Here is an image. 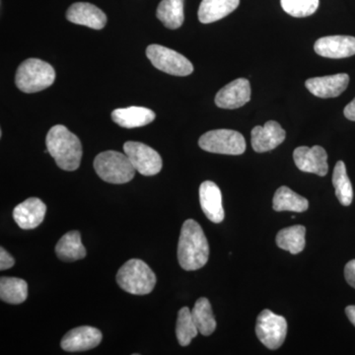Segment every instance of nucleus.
<instances>
[{
    "instance_id": "obj_2",
    "label": "nucleus",
    "mask_w": 355,
    "mask_h": 355,
    "mask_svg": "<svg viewBox=\"0 0 355 355\" xmlns=\"http://www.w3.org/2000/svg\"><path fill=\"white\" fill-rule=\"evenodd\" d=\"M46 149L58 167L64 171H76L83 158V146L76 135L64 125H55L49 130Z\"/></svg>"
},
{
    "instance_id": "obj_31",
    "label": "nucleus",
    "mask_w": 355,
    "mask_h": 355,
    "mask_svg": "<svg viewBox=\"0 0 355 355\" xmlns=\"http://www.w3.org/2000/svg\"><path fill=\"white\" fill-rule=\"evenodd\" d=\"M345 277L347 284L355 288V260L349 261L345 266Z\"/></svg>"
},
{
    "instance_id": "obj_3",
    "label": "nucleus",
    "mask_w": 355,
    "mask_h": 355,
    "mask_svg": "<svg viewBox=\"0 0 355 355\" xmlns=\"http://www.w3.org/2000/svg\"><path fill=\"white\" fill-rule=\"evenodd\" d=\"M116 282L128 293L146 295L155 287L156 275L144 261L132 259L119 270Z\"/></svg>"
},
{
    "instance_id": "obj_17",
    "label": "nucleus",
    "mask_w": 355,
    "mask_h": 355,
    "mask_svg": "<svg viewBox=\"0 0 355 355\" xmlns=\"http://www.w3.org/2000/svg\"><path fill=\"white\" fill-rule=\"evenodd\" d=\"M46 212V205L40 198H30L14 209L13 218L20 228L29 230L41 225Z\"/></svg>"
},
{
    "instance_id": "obj_5",
    "label": "nucleus",
    "mask_w": 355,
    "mask_h": 355,
    "mask_svg": "<svg viewBox=\"0 0 355 355\" xmlns=\"http://www.w3.org/2000/svg\"><path fill=\"white\" fill-rule=\"evenodd\" d=\"M94 169L103 181L116 184L132 181L137 171L127 154L113 150L98 154L94 160Z\"/></svg>"
},
{
    "instance_id": "obj_20",
    "label": "nucleus",
    "mask_w": 355,
    "mask_h": 355,
    "mask_svg": "<svg viewBox=\"0 0 355 355\" xmlns=\"http://www.w3.org/2000/svg\"><path fill=\"white\" fill-rule=\"evenodd\" d=\"M240 0H202L198 8V20L203 24L226 17L239 6Z\"/></svg>"
},
{
    "instance_id": "obj_18",
    "label": "nucleus",
    "mask_w": 355,
    "mask_h": 355,
    "mask_svg": "<svg viewBox=\"0 0 355 355\" xmlns=\"http://www.w3.org/2000/svg\"><path fill=\"white\" fill-rule=\"evenodd\" d=\"M200 202L203 214L214 223H221L224 219L220 189L211 181L203 182L200 187Z\"/></svg>"
},
{
    "instance_id": "obj_24",
    "label": "nucleus",
    "mask_w": 355,
    "mask_h": 355,
    "mask_svg": "<svg viewBox=\"0 0 355 355\" xmlns=\"http://www.w3.org/2000/svg\"><path fill=\"white\" fill-rule=\"evenodd\" d=\"M306 228L302 225H294L280 230L277 235V244L280 249L297 254L304 250Z\"/></svg>"
},
{
    "instance_id": "obj_29",
    "label": "nucleus",
    "mask_w": 355,
    "mask_h": 355,
    "mask_svg": "<svg viewBox=\"0 0 355 355\" xmlns=\"http://www.w3.org/2000/svg\"><path fill=\"white\" fill-rule=\"evenodd\" d=\"M282 8L293 17H308L316 12L319 0H280Z\"/></svg>"
},
{
    "instance_id": "obj_28",
    "label": "nucleus",
    "mask_w": 355,
    "mask_h": 355,
    "mask_svg": "<svg viewBox=\"0 0 355 355\" xmlns=\"http://www.w3.org/2000/svg\"><path fill=\"white\" fill-rule=\"evenodd\" d=\"M198 331L191 311L188 307H183L178 314L176 336L178 342L182 347H188L191 340L198 336Z\"/></svg>"
},
{
    "instance_id": "obj_8",
    "label": "nucleus",
    "mask_w": 355,
    "mask_h": 355,
    "mask_svg": "<svg viewBox=\"0 0 355 355\" xmlns=\"http://www.w3.org/2000/svg\"><path fill=\"white\" fill-rule=\"evenodd\" d=\"M256 334L268 349H279L286 338V318L275 314L270 310H263L257 319Z\"/></svg>"
},
{
    "instance_id": "obj_7",
    "label": "nucleus",
    "mask_w": 355,
    "mask_h": 355,
    "mask_svg": "<svg viewBox=\"0 0 355 355\" xmlns=\"http://www.w3.org/2000/svg\"><path fill=\"white\" fill-rule=\"evenodd\" d=\"M146 55L154 67L175 76H190L193 71V65L181 53L160 46L150 44L146 49Z\"/></svg>"
},
{
    "instance_id": "obj_32",
    "label": "nucleus",
    "mask_w": 355,
    "mask_h": 355,
    "mask_svg": "<svg viewBox=\"0 0 355 355\" xmlns=\"http://www.w3.org/2000/svg\"><path fill=\"white\" fill-rule=\"evenodd\" d=\"M343 114L347 120L355 121V98L349 105H347L343 110Z\"/></svg>"
},
{
    "instance_id": "obj_26",
    "label": "nucleus",
    "mask_w": 355,
    "mask_h": 355,
    "mask_svg": "<svg viewBox=\"0 0 355 355\" xmlns=\"http://www.w3.org/2000/svg\"><path fill=\"white\" fill-rule=\"evenodd\" d=\"M191 316L195 321L198 331L202 336H210L216 329V321L212 312L209 299L202 297L196 302L191 310Z\"/></svg>"
},
{
    "instance_id": "obj_33",
    "label": "nucleus",
    "mask_w": 355,
    "mask_h": 355,
    "mask_svg": "<svg viewBox=\"0 0 355 355\" xmlns=\"http://www.w3.org/2000/svg\"><path fill=\"white\" fill-rule=\"evenodd\" d=\"M345 313H347V316L349 318V321L355 327V306H347Z\"/></svg>"
},
{
    "instance_id": "obj_12",
    "label": "nucleus",
    "mask_w": 355,
    "mask_h": 355,
    "mask_svg": "<svg viewBox=\"0 0 355 355\" xmlns=\"http://www.w3.org/2000/svg\"><path fill=\"white\" fill-rule=\"evenodd\" d=\"M102 333L93 327L83 326L72 329L62 338V349L65 352H86L94 349L102 342Z\"/></svg>"
},
{
    "instance_id": "obj_25",
    "label": "nucleus",
    "mask_w": 355,
    "mask_h": 355,
    "mask_svg": "<svg viewBox=\"0 0 355 355\" xmlns=\"http://www.w3.org/2000/svg\"><path fill=\"white\" fill-rule=\"evenodd\" d=\"M28 297V284L17 277H1L0 298L8 304H21Z\"/></svg>"
},
{
    "instance_id": "obj_21",
    "label": "nucleus",
    "mask_w": 355,
    "mask_h": 355,
    "mask_svg": "<svg viewBox=\"0 0 355 355\" xmlns=\"http://www.w3.org/2000/svg\"><path fill=\"white\" fill-rule=\"evenodd\" d=\"M58 259L64 261L81 260L86 257V250L78 231H70L60 238L55 247Z\"/></svg>"
},
{
    "instance_id": "obj_19",
    "label": "nucleus",
    "mask_w": 355,
    "mask_h": 355,
    "mask_svg": "<svg viewBox=\"0 0 355 355\" xmlns=\"http://www.w3.org/2000/svg\"><path fill=\"white\" fill-rule=\"evenodd\" d=\"M153 110L144 107H128L116 109L112 113V119L116 125L125 128H141L155 120Z\"/></svg>"
},
{
    "instance_id": "obj_9",
    "label": "nucleus",
    "mask_w": 355,
    "mask_h": 355,
    "mask_svg": "<svg viewBox=\"0 0 355 355\" xmlns=\"http://www.w3.org/2000/svg\"><path fill=\"white\" fill-rule=\"evenodd\" d=\"M123 151L135 169L144 176H154L162 169V158L157 151L141 142L128 141Z\"/></svg>"
},
{
    "instance_id": "obj_13",
    "label": "nucleus",
    "mask_w": 355,
    "mask_h": 355,
    "mask_svg": "<svg viewBox=\"0 0 355 355\" xmlns=\"http://www.w3.org/2000/svg\"><path fill=\"white\" fill-rule=\"evenodd\" d=\"M286 137V130L279 123L268 121L263 127L258 125L252 130V147L256 153H268L280 146Z\"/></svg>"
},
{
    "instance_id": "obj_14",
    "label": "nucleus",
    "mask_w": 355,
    "mask_h": 355,
    "mask_svg": "<svg viewBox=\"0 0 355 355\" xmlns=\"http://www.w3.org/2000/svg\"><path fill=\"white\" fill-rule=\"evenodd\" d=\"M349 83V76L347 73H338L334 76L314 77L306 80L308 90L316 97L336 98L345 92Z\"/></svg>"
},
{
    "instance_id": "obj_16",
    "label": "nucleus",
    "mask_w": 355,
    "mask_h": 355,
    "mask_svg": "<svg viewBox=\"0 0 355 355\" xmlns=\"http://www.w3.org/2000/svg\"><path fill=\"white\" fill-rule=\"evenodd\" d=\"M67 20L77 25L86 26L91 29L101 30L107 23L106 14L101 9L87 2H77L69 7Z\"/></svg>"
},
{
    "instance_id": "obj_15",
    "label": "nucleus",
    "mask_w": 355,
    "mask_h": 355,
    "mask_svg": "<svg viewBox=\"0 0 355 355\" xmlns=\"http://www.w3.org/2000/svg\"><path fill=\"white\" fill-rule=\"evenodd\" d=\"M314 50L321 57L345 58L355 55V38L352 36H328L317 40Z\"/></svg>"
},
{
    "instance_id": "obj_11",
    "label": "nucleus",
    "mask_w": 355,
    "mask_h": 355,
    "mask_svg": "<svg viewBox=\"0 0 355 355\" xmlns=\"http://www.w3.org/2000/svg\"><path fill=\"white\" fill-rule=\"evenodd\" d=\"M251 100V85L246 78L236 79L216 94V104L221 109L241 108Z\"/></svg>"
},
{
    "instance_id": "obj_30",
    "label": "nucleus",
    "mask_w": 355,
    "mask_h": 355,
    "mask_svg": "<svg viewBox=\"0 0 355 355\" xmlns=\"http://www.w3.org/2000/svg\"><path fill=\"white\" fill-rule=\"evenodd\" d=\"M15 261L4 248H0V270H6L12 268Z\"/></svg>"
},
{
    "instance_id": "obj_1",
    "label": "nucleus",
    "mask_w": 355,
    "mask_h": 355,
    "mask_svg": "<svg viewBox=\"0 0 355 355\" xmlns=\"http://www.w3.org/2000/svg\"><path fill=\"white\" fill-rule=\"evenodd\" d=\"M209 245L200 224L193 219L184 222L178 244V261L184 270H197L207 265Z\"/></svg>"
},
{
    "instance_id": "obj_4",
    "label": "nucleus",
    "mask_w": 355,
    "mask_h": 355,
    "mask_svg": "<svg viewBox=\"0 0 355 355\" xmlns=\"http://www.w3.org/2000/svg\"><path fill=\"white\" fill-rule=\"evenodd\" d=\"M55 71L48 62L38 58H29L18 67L15 83L25 93H36L50 87L55 83Z\"/></svg>"
},
{
    "instance_id": "obj_6",
    "label": "nucleus",
    "mask_w": 355,
    "mask_h": 355,
    "mask_svg": "<svg viewBox=\"0 0 355 355\" xmlns=\"http://www.w3.org/2000/svg\"><path fill=\"white\" fill-rule=\"evenodd\" d=\"M198 146L210 153L241 155L246 150V140L236 130H214L202 135Z\"/></svg>"
},
{
    "instance_id": "obj_10",
    "label": "nucleus",
    "mask_w": 355,
    "mask_h": 355,
    "mask_svg": "<svg viewBox=\"0 0 355 355\" xmlns=\"http://www.w3.org/2000/svg\"><path fill=\"white\" fill-rule=\"evenodd\" d=\"M294 162L300 171L326 176L329 171L328 154L322 146H300L294 150Z\"/></svg>"
},
{
    "instance_id": "obj_23",
    "label": "nucleus",
    "mask_w": 355,
    "mask_h": 355,
    "mask_svg": "<svg viewBox=\"0 0 355 355\" xmlns=\"http://www.w3.org/2000/svg\"><path fill=\"white\" fill-rule=\"evenodd\" d=\"M156 16L165 27L178 29L184 20V0H162L158 6Z\"/></svg>"
},
{
    "instance_id": "obj_22",
    "label": "nucleus",
    "mask_w": 355,
    "mask_h": 355,
    "mask_svg": "<svg viewBox=\"0 0 355 355\" xmlns=\"http://www.w3.org/2000/svg\"><path fill=\"white\" fill-rule=\"evenodd\" d=\"M272 207L275 211L304 212L309 207V202L305 198L284 186L275 191Z\"/></svg>"
},
{
    "instance_id": "obj_27",
    "label": "nucleus",
    "mask_w": 355,
    "mask_h": 355,
    "mask_svg": "<svg viewBox=\"0 0 355 355\" xmlns=\"http://www.w3.org/2000/svg\"><path fill=\"white\" fill-rule=\"evenodd\" d=\"M333 184L335 187L338 200L345 207H349L354 200V189L347 176V167L343 161H338L335 166L333 173Z\"/></svg>"
}]
</instances>
